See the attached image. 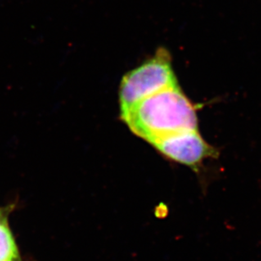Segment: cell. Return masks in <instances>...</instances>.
Instances as JSON below:
<instances>
[{"instance_id": "3", "label": "cell", "mask_w": 261, "mask_h": 261, "mask_svg": "<svg viewBox=\"0 0 261 261\" xmlns=\"http://www.w3.org/2000/svg\"><path fill=\"white\" fill-rule=\"evenodd\" d=\"M151 145L168 160L193 168H199L215 154L214 148L204 141L199 130L175 134Z\"/></svg>"}, {"instance_id": "2", "label": "cell", "mask_w": 261, "mask_h": 261, "mask_svg": "<svg viewBox=\"0 0 261 261\" xmlns=\"http://www.w3.org/2000/svg\"><path fill=\"white\" fill-rule=\"evenodd\" d=\"M176 85L170 55L160 48L151 59L123 77L119 88L120 114L145 97Z\"/></svg>"}, {"instance_id": "1", "label": "cell", "mask_w": 261, "mask_h": 261, "mask_svg": "<svg viewBox=\"0 0 261 261\" xmlns=\"http://www.w3.org/2000/svg\"><path fill=\"white\" fill-rule=\"evenodd\" d=\"M120 118L132 133L150 145L175 134L198 130L196 109L178 85L145 97Z\"/></svg>"}, {"instance_id": "4", "label": "cell", "mask_w": 261, "mask_h": 261, "mask_svg": "<svg viewBox=\"0 0 261 261\" xmlns=\"http://www.w3.org/2000/svg\"><path fill=\"white\" fill-rule=\"evenodd\" d=\"M0 261H20L15 239L2 212H0Z\"/></svg>"}, {"instance_id": "5", "label": "cell", "mask_w": 261, "mask_h": 261, "mask_svg": "<svg viewBox=\"0 0 261 261\" xmlns=\"http://www.w3.org/2000/svg\"><path fill=\"white\" fill-rule=\"evenodd\" d=\"M0 212H1V211H0Z\"/></svg>"}]
</instances>
